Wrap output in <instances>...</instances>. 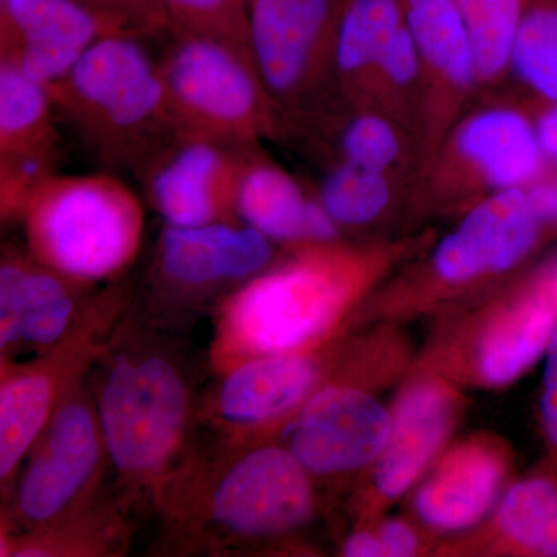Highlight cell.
Returning <instances> with one entry per match:
<instances>
[{"mask_svg": "<svg viewBox=\"0 0 557 557\" xmlns=\"http://www.w3.org/2000/svg\"><path fill=\"white\" fill-rule=\"evenodd\" d=\"M145 36H102L50 87L54 106L98 159L138 170L177 134L160 62Z\"/></svg>", "mask_w": 557, "mask_h": 557, "instance_id": "1", "label": "cell"}, {"mask_svg": "<svg viewBox=\"0 0 557 557\" xmlns=\"http://www.w3.org/2000/svg\"><path fill=\"white\" fill-rule=\"evenodd\" d=\"M168 36L159 62L177 134L233 148L284 134V113L248 53L207 36Z\"/></svg>", "mask_w": 557, "mask_h": 557, "instance_id": "2", "label": "cell"}, {"mask_svg": "<svg viewBox=\"0 0 557 557\" xmlns=\"http://www.w3.org/2000/svg\"><path fill=\"white\" fill-rule=\"evenodd\" d=\"M545 161L533 116L498 98L463 113L418 164L409 188L426 203L478 205L502 190L536 185Z\"/></svg>", "mask_w": 557, "mask_h": 557, "instance_id": "3", "label": "cell"}, {"mask_svg": "<svg viewBox=\"0 0 557 557\" xmlns=\"http://www.w3.org/2000/svg\"><path fill=\"white\" fill-rule=\"evenodd\" d=\"M27 211L33 245L69 276H109L137 251L138 200L113 175H53L28 201Z\"/></svg>", "mask_w": 557, "mask_h": 557, "instance_id": "4", "label": "cell"}, {"mask_svg": "<svg viewBox=\"0 0 557 557\" xmlns=\"http://www.w3.org/2000/svg\"><path fill=\"white\" fill-rule=\"evenodd\" d=\"M344 0H249L252 64L285 119L333 94V47Z\"/></svg>", "mask_w": 557, "mask_h": 557, "instance_id": "5", "label": "cell"}, {"mask_svg": "<svg viewBox=\"0 0 557 557\" xmlns=\"http://www.w3.org/2000/svg\"><path fill=\"white\" fill-rule=\"evenodd\" d=\"M362 269L357 258L330 256L260 277L234 302V327L256 350L278 354L298 347L329 324Z\"/></svg>", "mask_w": 557, "mask_h": 557, "instance_id": "6", "label": "cell"}, {"mask_svg": "<svg viewBox=\"0 0 557 557\" xmlns=\"http://www.w3.org/2000/svg\"><path fill=\"white\" fill-rule=\"evenodd\" d=\"M185 412V388L170 364L157 358L120 362L101 399L113 461L135 472L159 467L177 443Z\"/></svg>", "mask_w": 557, "mask_h": 557, "instance_id": "7", "label": "cell"}, {"mask_svg": "<svg viewBox=\"0 0 557 557\" xmlns=\"http://www.w3.org/2000/svg\"><path fill=\"white\" fill-rule=\"evenodd\" d=\"M423 81L420 163L471 109L480 76L457 0H401ZM418 163V164H420Z\"/></svg>", "mask_w": 557, "mask_h": 557, "instance_id": "8", "label": "cell"}, {"mask_svg": "<svg viewBox=\"0 0 557 557\" xmlns=\"http://www.w3.org/2000/svg\"><path fill=\"white\" fill-rule=\"evenodd\" d=\"M115 32L137 30L76 0H0L2 61L49 87L64 78L98 39Z\"/></svg>", "mask_w": 557, "mask_h": 557, "instance_id": "9", "label": "cell"}, {"mask_svg": "<svg viewBox=\"0 0 557 557\" xmlns=\"http://www.w3.org/2000/svg\"><path fill=\"white\" fill-rule=\"evenodd\" d=\"M536 186L494 194L469 208L432 256V270L446 284H467L518 265L534 248L547 220Z\"/></svg>", "mask_w": 557, "mask_h": 557, "instance_id": "10", "label": "cell"}, {"mask_svg": "<svg viewBox=\"0 0 557 557\" xmlns=\"http://www.w3.org/2000/svg\"><path fill=\"white\" fill-rule=\"evenodd\" d=\"M245 149L175 134L141 170L150 200L171 226L214 223L223 211L234 209Z\"/></svg>", "mask_w": 557, "mask_h": 557, "instance_id": "11", "label": "cell"}, {"mask_svg": "<svg viewBox=\"0 0 557 557\" xmlns=\"http://www.w3.org/2000/svg\"><path fill=\"white\" fill-rule=\"evenodd\" d=\"M391 428L386 410L369 395L329 387L314 395L300 413L292 449L311 471H350L381 456Z\"/></svg>", "mask_w": 557, "mask_h": 557, "instance_id": "12", "label": "cell"}, {"mask_svg": "<svg viewBox=\"0 0 557 557\" xmlns=\"http://www.w3.org/2000/svg\"><path fill=\"white\" fill-rule=\"evenodd\" d=\"M300 461L282 449H260L236 465L214 498V515L242 534H274L298 525L311 494Z\"/></svg>", "mask_w": 557, "mask_h": 557, "instance_id": "13", "label": "cell"}, {"mask_svg": "<svg viewBox=\"0 0 557 557\" xmlns=\"http://www.w3.org/2000/svg\"><path fill=\"white\" fill-rule=\"evenodd\" d=\"M258 148L242 153L234 199L240 218L270 240L324 244L335 239V220L321 201L311 200L298 180Z\"/></svg>", "mask_w": 557, "mask_h": 557, "instance_id": "14", "label": "cell"}, {"mask_svg": "<svg viewBox=\"0 0 557 557\" xmlns=\"http://www.w3.org/2000/svg\"><path fill=\"white\" fill-rule=\"evenodd\" d=\"M271 256L270 239L258 230L214 222L193 228L171 226L161 239L160 262L172 281L199 285L251 276Z\"/></svg>", "mask_w": 557, "mask_h": 557, "instance_id": "15", "label": "cell"}, {"mask_svg": "<svg viewBox=\"0 0 557 557\" xmlns=\"http://www.w3.org/2000/svg\"><path fill=\"white\" fill-rule=\"evenodd\" d=\"M405 25L401 0H344L333 47V97L343 108H368L373 76Z\"/></svg>", "mask_w": 557, "mask_h": 557, "instance_id": "16", "label": "cell"}, {"mask_svg": "<svg viewBox=\"0 0 557 557\" xmlns=\"http://www.w3.org/2000/svg\"><path fill=\"white\" fill-rule=\"evenodd\" d=\"M97 458L90 413L78 405L62 409L51 426L46 453L32 465L22 483V512L35 520L57 515L89 478Z\"/></svg>", "mask_w": 557, "mask_h": 557, "instance_id": "17", "label": "cell"}, {"mask_svg": "<svg viewBox=\"0 0 557 557\" xmlns=\"http://www.w3.org/2000/svg\"><path fill=\"white\" fill-rule=\"evenodd\" d=\"M453 397L438 384H418L399 399L376 482L388 497L405 493L421 474L448 434Z\"/></svg>", "mask_w": 557, "mask_h": 557, "instance_id": "18", "label": "cell"}, {"mask_svg": "<svg viewBox=\"0 0 557 557\" xmlns=\"http://www.w3.org/2000/svg\"><path fill=\"white\" fill-rule=\"evenodd\" d=\"M504 460L491 446H463L450 454L417 494L416 507L429 525L457 530L478 522L493 504Z\"/></svg>", "mask_w": 557, "mask_h": 557, "instance_id": "19", "label": "cell"}, {"mask_svg": "<svg viewBox=\"0 0 557 557\" xmlns=\"http://www.w3.org/2000/svg\"><path fill=\"white\" fill-rule=\"evenodd\" d=\"M333 160L412 180L420 148L417 138L397 120L373 108L330 109Z\"/></svg>", "mask_w": 557, "mask_h": 557, "instance_id": "20", "label": "cell"}, {"mask_svg": "<svg viewBox=\"0 0 557 557\" xmlns=\"http://www.w3.org/2000/svg\"><path fill=\"white\" fill-rule=\"evenodd\" d=\"M557 325V304L539 295L498 319L480 346V373L491 384L518 379L544 350Z\"/></svg>", "mask_w": 557, "mask_h": 557, "instance_id": "21", "label": "cell"}, {"mask_svg": "<svg viewBox=\"0 0 557 557\" xmlns=\"http://www.w3.org/2000/svg\"><path fill=\"white\" fill-rule=\"evenodd\" d=\"M314 368L304 358L274 357L244 366L226 380L220 406L237 421H258L284 412L311 386Z\"/></svg>", "mask_w": 557, "mask_h": 557, "instance_id": "22", "label": "cell"}, {"mask_svg": "<svg viewBox=\"0 0 557 557\" xmlns=\"http://www.w3.org/2000/svg\"><path fill=\"white\" fill-rule=\"evenodd\" d=\"M53 94L9 61H0V159L57 150Z\"/></svg>", "mask_w": 557, "mask_h": 557, "instance_id": "23", "label": "cell"}, {"mask_svg": "<svg viewBox=\"0 0 557 557\" xmlns=\"http://www.w3.org/2000/svg\"><path fill=\"white\" fill-rule=\"evenodd\" d=\"M152 33L225 40L249 53L248 0H135Z\"/></svg>", "mask_w": 557, "mask_h": 557, "instance_id": "24", "label": "cell"}, {"mask_svg": "<svg viewBox=\"0 0 557 557\" xmlns=\"http://www.w3.org/2000/svg\"><path fill=\"white\" fill-rule=\"evenodd\" d=\"M410 178L332 161L322 177L319 201L335 223L362 226L375 222L391 207Z\"/></svg>", "mask_w": 557, "mask_h": 557, "instance_id": "25", "label": "cell"}, {"mask_svg": "<svg viewBox=\"0 0 557 557\" xmlns=\"http://www.w3.org/2000/svg\"><path fill=\"white\" fill-rule=\"evenodd\" d=\"M530 0H457L478 61L482 90L509 76L512 46Z\"/></svg>", "mask_w": 557, "mask_h": 557, "instance_id": "26", "label": "cell"}, {"mask_svg": "<svg viewBox=\"0 0 557 557\" xmlns=\"http://www.w3.org/2000/svg\"><path fill=\"white\" fill-rule=\"evenodd\" d=\"M557 104V0H530L511 51L509 76Z\"/></svg>", "mask_w": 557, "mask_h": 557, "instance_id": "27", "label": "cell"}, {"mask_svg": "<svg viewBox=\"0 0 557 557\" xmlns=\"http://www.w3.org/2000/svg\"><path fill=\"white\" fill-rule=\"evenodd\" d=\"M368 108L379 109L397 120L417 138L420 148L423 81L416 42L406 20L373 76Z\"/></svg>", "mask_w": 557, "mask_h": 557, "instance_id": "28", "label": "cell"}, {"mask_svg": "<svg viewBox=\"0 0 557 557\" xmlns=\"http://www.w3.org/2000/svg\"><path fill=\"white\" fill-rule=\"evenodd\" d=\"M498 523L509 539L528 552L557 556V486L531 479L509 490L498 509Z\"/></svg>", "mask_w": 557, "mask_h": 557, "instance_id": "29", "label": "cell"}, {"mask_svg": "<svg viewBox=\"0 0 557 557\" xmlns=\"http://www.w3.org/2000/svg\"><path fill=\"white\" fill-rule=\"evenodd\" d=\"M51 388L39 375L10 381L0 395V475L20 463L49 416Z\"/></svg>", "mask_w": 557, "mask_h": 557, "instance_id": "30", "label": "cell"}, {"mask_svg": "<svg viewBox=\"0 0 557 557\" xmlns=\"http://www.w3.org/2000/svg\"><path fill=\"white\" fill-rule=\"evenodd\" d=\"M20 273V335L32 343H53L67 327L72 300L61 282L51 274L27 269L22 263Z\"/></svg>", "mask_w": 557, "mask_h": 557, "instance_id": "31", "label": "cell"}, {"mask_svg": "<svg viewBox=\"0 0 557 557\" xmlns=\"http://www.w3.org/2000/svg\"><path fill=\"white\" fill-rule=\"evenodd\" d=\"M21 273L20 263H3L0 270V341L2 347L20 335Z\"/></svg>", "mask_w": 557, "mask_h": 557, "instance_id": "32", "label": "cell"}, {"mask_svg": "<svg viewBox=\"0 0 557 557\" xmlns=\"http://www.w3.org/2000/svg\"><path fill=\"white\" fill-rule=\"evenodd\" d=\"M544 386L542 417H544L545 432L549 442L557 446V343L547 350Z\"/></svg>", "mask_w": 557, "mask_h": 557, "instance_id": "33", "label": "cell"}, {"mask_svg": "<svg viewBox=\"0 0 557 557\" xmlns=\"http://www.w3.org/2000/svg\"><path fill=\"white\" fill-rule=\"evenodd\" d=\"M381 544L386 556H412L417 552V536L405 523L392 520L381 530Z\"/></svg>", "mask_w": 557, "mask_h": 557, "instance_id": "34", "label": "cell"}, {"mask_svg": "<svg viewBox=\"0 0 557 557\" xmlns=\"http://www.w3.org/2000/svg\"><path fill=\"white\" fill-rule=\"evenodd\" d=\"M76 2L86 3V5L94 7V9L113 14L120 20L126 21L135 30L149 35L148 27H146L145 21L139 14L135 0H76Z\"/></svg>", "mask_w": 557, "mask_h": 557, "instance_id": "35", "label": "cell"}, {"mask_svg": "<svg viewBox=\"0 0 557 557\" xmlns=\"http://www.w3.org/2000/svg\"><path fill=\"white\" fill-rule=\"evenodd\" d=\"M534 123L545 159L557 164V104L539 110Z\"/></svg>", "mask_w": 557, "mask_h": 557, "instance_id": "36", "label": "cell"}, {"mask_svg": "<svg viewBox=\"0 0 557 557\" xmlns=\"http://www.w3.org/2000/svg\"><path fill=\"white\" fill-rule=\"evenodd\" d=\"M346 555L351 557L386 556L381 539L368 533L355 534L348 539Z\"/></svg>", "mask_w": 557, "mask_h": 557, "instance_id": "37", "label": "cell"}, {"mask_svg": "<svg viewBox=\"0 0 557 557\" xmlns=\"http://www.w3.org/2000/svg\"><path fill=\"white\" fill-rule=\"evenodd\" d=\"M552 190L553 199V218H557V185H548Z\"/></svg>", "mask_w": 557, "mask_h": 557, "instance_id": "38", "label": "cell"}, {"mask_svg": "<svg viewBox=\"0 0 557 557\" xmlns=\"http://www.w3.org/2000/svg\"><path fill=\"white\" fill-rule=\"evenodd\" d=\"M548 295L552 296V298L555 299V302L557 304V271L555 276L552 278V284H549Z\"/></svg>", "mask_w": 557, "mask_h": 557, "instance_id": "39", "label": "cell"}, {"mask_svg": "<svg viewBox=\"0 0 557 557\" xmlns=\"http://www.w3.org/2000/svg\"><path fill=\"white\" fill-rule=\"evenodd\" d=\"M248 3H249V0H248Z\"/></svg>", "mask_w": 557, "mask_h": 557, "instance_id": "40", "label": "cell"}]
</instances>
